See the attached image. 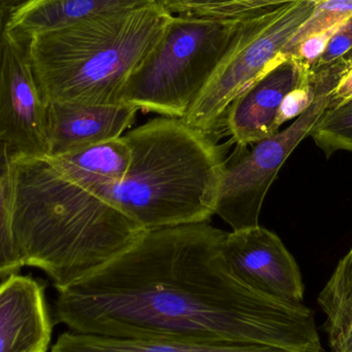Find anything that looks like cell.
Listing matches in <instances>:
<instances>
[{"mask_svg":"<svg viewBox=\"0 0 352 352\" xmlns=\"http://www.w3.org/2000/svg\"><path fill=\"white\" fill-rule=\"evenodd\" d=\"M342 24L337 25V26L332 27V28L328 29V30L324 31V32L318 33V34L305 39V41L300 43L299 45H296L287 54V57L294 58V59L300 62L302 65L311 68L316 63V61L322 57L329 41H331L333 35L336 33L339 27Z\"/></svg>","mask_w":352,"mask_h":352,"instance_id":"44dd1931","label":"cell"},{"mask_svg":"<svg viewBox=\"0 0 352 352\" xmlns=\"http://www.w3.org/2000/svg\"><path fill=\"white\" fill-rule=\"evenodd\" d=\"M352 51V16L345 21L329 41L322 57L310 69H318L330 65Z\"/></svg>","mask_w":352,"mask_h":352,"instance_id":"7402d4cb","label":"cell"},{"mask_svg":"<svg viewBox=\"0 0 352 352\" xmlns=\"http://www.w3.org/2000/svg\"><path fill=\"white\" fill-rule=\"evenodd\" d=\"M121 178L78 182L49 160L12 161V230L25 267L57 292L129 250L146 232L207 223L215 214L226 161L210 134L176 118L128 132Z\"/></svg>","mask_w":352,"mask_h":352,"instance_id":"6da1fadb","label":"cell"},{"mask_svg":"<svg viewBox=\"0 0 352 352\" xmlns=\"http://www.w3.org/2000/svg\"><path fill=\"white\" fill-rule=\"evenodd\" d=\"M53 320L45 285L14 274L0 283V352H47Z\"/></svg>","mask_w":352,"mask_h":352,"instance_id":"8fae6325","label":"cell"},{"mask_svg":"<svg viewBox=\"0 0 352 352\" xmlns=\"http://www.w3.org/2000/svg\"><path fill=\"white\" fill-rule=\"evenodd\" d=\"M228 232L207 223L146 232L104 266L58 292L56 320L116 338H168L326 352L314 314L240 280Z\"/></svg>","mask_w":352,"mask_h":352,"instance_id":"7a4b0ae2","label":"cell"},{"mask_svg":"<svg viewBox=\"0 0 352 352\" xmlns=\"http://www.w3.org/2000/svg\"><path fill=\"white\" fill-rule=\"evenodd\" d=\"M140 109L129 104L47 103L49 157L85 150L121 138Z\"/></svg>","mask_w":352,"mask_h":352,"instance_id":"30bf717a","label":"cell"},{"mask_svg":"<svg viewBox=\"0 0 352 352\" xmlns=\"http://www.w3.org/2000/svg\"><path fill=\"white\" fill-rule=\"evenodd\" d=\"M309 70L294 58H283L234 99L225 125L238 148H248L279 131L281 102Z\"/></svg>","mask_w":352,"mask_h":352,"instance_id":"9c48e42d","label":"cell"},{"mask_svg":"<svg viewBox=\"0 0 352 352\" xmlns=\"http://www.w3.org/2000/svg\"><path fill=\"white\" fill-rule=\"evenodd\" d=\"M14 178L12 163L4 144H0V279L19 274L22 258L16 248L12 230Z\"/></svg>","mask_w":352,"mask_h":352,"instance_id":"2e32d148","label":"cell"},{"mask_svg":"<svg viewBox=\"0 0 352 352\" xmlns=\"http://www.w3.org/2000/svg\"><path fill=\"white\" fill-rule=\"evenodd\" d=\"M310 136L327 158L338 151L352 153V99L328 109Z\"/></svg>","mask_w":352,"mask_h":352,"instance_id":"ac0fdd59","label":"cell"},{"mask_svg":"<svg viewBox=\"0 0 352 352\" xmlns=\"http://www.w3.org/2000/svg\"><path fill=\"white\" fill-rule=\"evenodd\" d=\"M352 16V0H322L316 3L309 18L300 27L285 50L287 56L296 45L318 33L342 24Z\"/></svg>","mask_w":352,"mask_h":352,"instance_id":"d6986e66","label":"cell"},{"mask_svg":"<svg viewBox=\"0 0 352 352\" xmlns=\"http://www.w3.org/2000/svg\"><path fill=\"white\" fill-rule=\"evenodd\" d=\"M157 0H26L10 14L6 32L16 41L80 21L148 8Z\"/></svg>","mask_w":352,"mask_h":352,"instance_id":"7c38bea8","label":"cell"},{"mask_svg":"<svg viewBox=\"0 0 352 352\" xmlns=\"http://www.w3.org/2000/svg\"><path fill=\"white\" fill-rule=\"evenodd\" d=\"M250 16H171L162 36L128 78L122 104L182 119L233 49Z\"/></svg>","mask_w":352,"mask_h":352,"instance_id":"277c9868","label":"cell"},{"mask_svg":"<svg viewBox=\"0 0 352 352\" xmlns=\"http://www.w3.org/2000/svg\"><path fill=\"white\" fill-rule=\"evenodd\" d=\"M314 6L316 2L296 1L250 16L233 49L180 120L204 133L217 131L234 99L287 57L285 47Z\"/></svg>","mask_w":352,"mask_h":352,"instance_id":"5b68a950","label":"cell"},{"mask_svg":"<svg viewBox=\"0 0 352 352\" xmlns=\"http://www.w3.org/2000/svg\"><path fill=\"white\" fill-rule=\"evenodd\" d=\"M352 99V66L351 69L344 74L338 86L335 88L331 98V104L329 109L338 107Z\"/></svg>","mask_w":352,"mask_h":352,"instance_id":"603a6c76","label":"cell"},{"mask_svg":"<svg viewBox=\"0 0 352 352\" xmlns=\"http://www.w3.org/2000/svg\"><path fill=\"white\" fill-rule=\"evenodd\" d=\"M25 1L26 0H0V8L12 12V10H16L19 6H22Z\"/></svg>","mask_w":352,"mask_h":352,"instance_id":"d4e9b609","label":"cell"},{"mask_svg":"<svg viewBox=\"0 0 352 352\" xmlns=\"http://www.w3.org/2000/svg\"><path fill=\"white\" fill-rule=\"evenodd\" d=\"M47 158L62 175L72 179L100 182L125 175L132 155L129 144L121 136L78 152Z\"/></svg>","mask_w":352,"mask_h":352,"instance_id":"5bb4252c","label":"cell"},{"mask_svg":"<svg viewBox=\"0 0 352 352\" xmlns=\"http://www.w3.org/2000/svg\"><path fill=\"white\" fill-rule=\"evenodd\" d=\"M170 14L241 18L266 10L263 0H157ZM269 10V8H268Z\"/></svg>","mask_w":352,"mask_h":352,"instance_id":"e0dca14e","label":"cell"},{"mask_svg":"<svg viewBox=\"0 0 352 352\" xmlns=\"http://www.w3.org/2000/svg\"><path fill=\"white\" fill-rule=\"evenodd\" d=\"M338 63L311 72L316 89L311 107L285 129L252 144L226 162L215 214L233 231L258 226L265 197L281 167L302 140L311 135L331 104L333 91L343 78Z\"/></svg>","mask_w":352,"mask_h":352,"instance_id":"8992f818","label":"cell"},{"mask_svg":"<svg viewBox=\"0 0 352 352\" xmlns=\"http://www.w3.org/2000/svg\"><path fill=\"white\" fill-rule=\"evenodd\" d=\"M173 16L157 3L80 21L22 41L43 100L122 104L128 78Z\"/></svg>","mask_w":352,"mask_h":352,"instance_id":"3957f363","label":"cell"},{"mask_svg":"<svg viewBox=\"0 0 352 352\" xmlns=\"http://www.w3.org/2000/svg\"><path fill=\"white\" fill-rule=\"evenodd\" d=\"M316 89L312 80L311 70H309L303 80L283 98L277 115L278 127L305 113L316 100Z\"/></svg>","mask_w":352,"mask_h":352,"instance_id":"ffe728a7","label":"cell"},{"mask_svg":"<svg viewBox=\"0 0 352 352\" xmlns=\"http://www.w3.org/2000/svg\"><path fill=\"white\" fill-rule=\"evenodd\" d=\"M51 352H289L265 345L219 344L168 338H116L68 330Z\"/></svg>","mask_w":352,"mask_h":352,"instance_id":"4fadbf2b","label":"cell"},{"mask_svg":"<svg viewBox=\"0 0 352 352\" xmlns=\"http://www.w3.org/2000/svg\"><path fill=\"white\" fill-rule=\"evenodd\" d=\"M10 12L0 8V70H1L2 52H3V38L6 33V24L10 18Z\"/></svg>","mask_w":352,"mask_h":352,"instance_id":"cb8c5ba5","label":"cell"},{"mask_svg":"<svg viewBox=\"0 0 352 352\" xmlns=\"http://www.w3.org/2000/svg\"><path fill=\"white\" fill-rule=\"evenodd\" d=\"M0 144L10 160L50 155L47 103L35 82L26 45L6 32L0 70Z\"/></svg>","mask_w":352,"mask_h":352,"instance_id":"52a82bcc","label":"cell"},{"mask_svg":"<svg viewBox=\"0 0 352 352\" xmlns=\"http://www.w3.org/2000/svg\"><path fill=\"white\" fill-rule=\"evenodd\" d=\"M326 316L324 328L333 334L352 330V245L342 256L318 298Z\"/></svg>","mask_w":352,"mask_h":352,"instance_id":"9a60e30c","label":"cell"},{"mask_svg":"<svg viewBox=\"0 0 352 352\" xmlns=\"http://www.w3.org/2000/svg\"><path fill=\"white\" fill-rule=\"evenodd\" d=\"M223 254L234 274L252 289L285 301L303 302L305 287L299 266L270 230L258 225L228 233Z\"/></svg>","mask_w":352,"mask_h":352,"instance_id":"ba28073f","label":"cell"}]
</instances>
